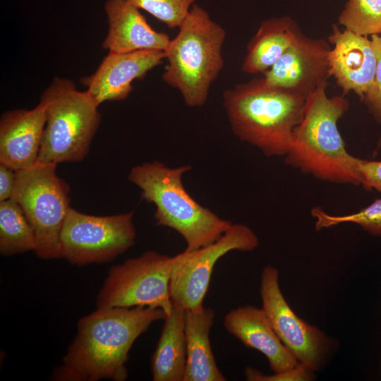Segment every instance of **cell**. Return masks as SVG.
Listing matches in <instances>:
<instances>
[{
    "label": "cell",
    "instance_id": "6da1fadb",
    "mask_svg": "<svg viewBox=\"0 0 381 381\" xmlns=\"http://www.w3.org/2000/svg\"><path fill=\"white\" fill-rule=\"evenodd\" d=\"M165 318L164 310L155 307L97 308L78 320L76 334L62 364L52 373V380H126L135 341L152 323Z\"/></svg>",
    "mask_w": 381,
    "mask_h": 381
},
{
    "label": "cell",
    "instance_id": "7a4b0ae2",
    "mask_svg": "<svg viewBox=\"0 0 381 381\" xmlns=\"http://www.w3.org/2000/svg\"><path fill=\"white\" fill-rule=\"evenodd\" d=\"M327 86L322 83L308 97L284 162L321 181L361 186L357 157L348 152L337 126L349 102L343 95L328 97Z\"/></svg>",
    "mask_w": 381,
    "mask_h": 381
},
{
    "label": "cell",
    "instance_id": "3957f363",
    "mask_svg": "<svg viewBox=\"0 0 381 381\" xmlns=\"http://www.w3.org/2000/svg\"><path fill=\"white\" fill-rule=\"evenodd\" d=\"M306 97L254 78L222 93L233 133L267 157L284 156L301 123Z\"/></svg>",
    "mask_w": 381,
    "mask_h": 381
},
{
    "label": "cell",
    "instance_id": "277c9868",
    "mask_svg": "<svg viewBox=\"0 0 381 381\" xmlns=\"http://www.w3.org/2000/svg\"><path fill=\"white\" fill-rule=\"evenodd\" d=\"M189 165L171 168L161 162L131 168L128 179L141 190L142 198L155 205L156 225L179 234L192 251L218 240L232 225L198 203L186 190L182 176Z\"/></svg>",
    "mask_w": 381,
    "mask_h": 381
},
{
    "label": "cell",
    "instance_id": "5b68a950",
    "mask_svg": "<svg viewBox=\"0 0 381 381\" xmlns=\"http://www.w3.org/2000/svg\"><path fill=\"white\" fill-rule=\"evenodd\" d=\"M225 30L200 6L193 4L164 51L168 64L163 81L179 91L190 107L203 106L224 66Z\"/></svg>",
    "mask_w": 381,
    "mask_h": 381
},
{
    "label": "cell",
    "instance_id": "8992f818",
    "mask_svg": "<svg viewBox=\"0 0 381 381\" xmlns=\"http://www.w3.org/2000/svg\"><path fill=\"white\" fill-rule=\"evenodd\" d=\"M46 123L37 162L58 164L83 160L101 121L99 105L87 90L55 77L42 93Z\"/></svg>",
    "mask_w": 381,
    "mask_h": 381
},
{
    "label": "cell",
    "instance_id": "52a82bcc",
    "mask_svg": "<svg viewBox=\"0 0 381 381\" xmlns=\"http://www.w3.org/2000/svg\"><path fill=\"white\" fill-rule=\"evenodd\" d=\"M53 163L36 162L16 171L11 198L22 208L36 236L34 251L42 260L61 258L60 233L71 207L70 186Z\"/></svg>",
    "mask_w": 381,
    "mask_h": 381
},
{
    "label": "cell",
    "instance_id": "ba28073f",
    "mask_svg": "<svg viewBox=\"0 0 381 381\" xmlns=\"http://www.w3.org/2000/svg\"><path fill=\"white\" fill-rule=\"evenodd\" d=\"M174 257L148 250L112 266L99 291L97 308L149 306L164 310L173 308L170 279Z\"/></svg>",
    "mask_w": 381,
    "mask_h": 381
},
{
    "label": "cell",
    "instance_id": "9c48e42d",
    "mask_svg": "<svg viewBox=\"0 0 381 381\" xmlns=\"http://www.w3.org/2000/svg\"><path fill=\"white\" fill-rule=\"evenodd\" d=\"M133 214L95 216L71 207L60 233L61 258L75 266L111 261L135 243Z\"/></svg>",
    "mask_w": 381,
    "mask_h": 381
},
{
    "label": "cell",
    "instance_id": "30bf717a",
    "mask_svg": "<svg viewBox=\"0 0 381 381\" xmlns=\"http://www.w3.org/2000/svg\"><path fill=\"white\" fill-rule=\"evenodd\" d=\"M279 271L271 265L261 272L262 308L276 334L296 361L315 371L325 368L337 349L336 340L300 318L285 298Z\"/></svg>",
    "mask_w": 381,
    "mask_h": 381
},
{
    "label": "cell",
    "instance_id": "8fae6325",
    "mask_svg": "<svg viewBox=\"0 0 381 381\" xmlns=\"http://www.w3.org/2000/svg\"><path fill=\"white\" fill-rule=\"evenodd\" d=\"M258 244V237L250 227L243 224H232L214 243L173 256L169 284L173 303L185 310L202 308L217 262L231 250L251 251Z\"/></svg>",
    "mask_w": 381,
    "mask_h": 381
},
{
    "label": "cell",
    "instance_id": "7c38bea8",
    "mask_svg": "<svg viewBox=\"0 0 381 381\" xmlns=\"http://www.w3.org/2000/svg\"><path fill=\"white\" fill-rule=\"evenodd\" d=\"M328 42L303 33L266 71L262 79L269 86L284 89L308 98L331 76Z\"/></svg>",
    "mask_w": 381,
    "mask_h": 381
},
{
    "label": "cell",
    "instance_id": "4fadbf2b",
    "mask_svg": "<svg viewBox=\"0 0 381 381\" xmlns=\"http://www.w3.org/2000/svg\"><path fill=\"white\" fill-rule=\"evenodd\" d=\"M164 59V51L159 50L109 52L97 70L83 77L80 83L99 106L107 101L123 100L133 90L132 83L143 78Z\"/></svg>",
    "mask_w": 381,
    "mask_h": 381
},
{
    "label": "cell",
    "instance_id": "5bb4252c",
    "mask_svg": "<svg viewBox=\"0 0 381 381\" xmlns=\"http://www.w3.org/2000/svg\"><path fill=\"white\" fill-rule=\"evenodd\" d=\"M328 42L334 45L329 54L330 75L346 95L355 92L360 98L371 85L376 68V56L371 40L347 30L332 26Z\"/></svg>",
    "mask_w": 381,
    "mask_h": 381
},
{
    "label": "cell",
    "instance_id": "9a60e30c",
    "mask_svg": "<svg viewBox=\"0 0 381 381\" xmlns=\"http://www.w3.org/2000/svg\"><path fill=\"white\" fill-rule=\"evenodd\" d=\"M45 123V108L40 102L32 109L4 112L0 118V163L15 171L34 165Z\"/></svg>",
    "mask_w": 381,
    "mask_h": 381
},
{
    "label": "cell",
    "instance_id": "2e32d148",
    "mask_svg": "<svg viewBox=\"0 0 381 381\" xmlns=\"http://www.w3.org/2000/svg\"><path fill=\"white\" fill-rule=\"evenodd\" d=\"M104 11L108 32L102 48L109 52L164 51L167 48L171 40L169 35L154 30L140 9L128 0H106Z\"/></svg>",
    "mask_w": 381,
    "mask_h": 381
},
{
    "label": "cell",
    "instance_id": "e0dca14e",
    "mask_svg": "<svg viewBox=\"0 0 381 381\" xmlns=\"http://www.w3.org/2000/svg\"><path fill=\"white\" fill-rule=\"evenodd\" d=\"M223 323L227 332L246 346L261 352L272 373L298 363L276 334L262 308L239 306L225 315Z\"/></svg>",
    "mask_w": 381,
    "mask_h": 381
},
{
    "label": "cell",
    "instance_id": "ac0fdd59",
    "mask_svg": "<svg viewBox=\"0 0 381 381\" xmlns=\"http://www.w3.org/2000/svg\"><path fill=\"white\" fill-rule=\"evenodd\" d=\"M214 312L202 307L185 310L186 363L183 381H224L210 341Z\"/></svg>",
    "mask_w": 381,
    "mask_h": 381
},
{
    "label": "cell",
    "instance_id": "d6986e66",
    "mask_svg": "<svg viewBox=\"0 0 381 381\" xmlns=\"http://www.w3.org/2000/svg\"><path fill=\"white\" fill-rule=\"evenodd\" d=\"M301 33L298 24L290 16L263 20L246 47L242 71L248 74L264 73Z\"/></svg>",
    "mask_w": 381,
    "mask_h": 381
},
{
    "label": "cell",
    "instance_id": "ffe728a7",
    "mask_svg": "<svg viewBox=\"0 0 381 381\" xmlns=\"http://www.w3.org/2000/svg\"><path fill=\"white\" fill-rule=\"evenodd\" d=\"M186 363L185 310L173 303L151 358L154 381H183Z\"/></svg>",
    "mask_w": 381,
    "mask_h": 381
},
{
    "label": "cell",
    "instance_id": "44dd1931",
    "mask_svg": "<svg viewBox=\"0 0 381 381\" xmlns=\"http://www.w3.org/2000/svg\"><path fill=\"white\" fill-rule=\"evenodd\" d=\"M36 246L35 231L19 204L12 198L0 201V253L10 256Z\"/></svg>",
    "mask_w": 381,
    "mask_h": 381
},
{
    "label": "cell",
    "instance_id": "7402d4cb",
    "mask_svg": "<svg viewBox=\"0 0 381 381\" xmlns=\"http://www.w3.org/2000/svg\"><path fill=\"white\" fill-rule=\"evenodd\" d=\"M338 24L359 35H380L381 0H348Z\"/></svg>",
    "mask_w": 381,
    "mask_h": 381
},
{
    "label": "cell",
    "instance_id": "603a6c76",
    "mask_svg": "<svg viewBox=\"0 0 381 381\" xmlns=\"http://www.w3.org/2000/svg\"><path fill=\"white\" fill-rule=\"evenodd\" d=\"M310 213L315 220L317 231L341 224L352 223L358 225L371 236L381 237V198L375 199L358 212L349 214H330L318 206L314 207Z\"/></svg>",
    "mask_w": 381,
    "mask_h": 381
},
{
    "label": "cell",
    "instance_id": "cb8c5ba5",
    "mask_svg": "<svg viewBox=\"0 0 381 381\" xmlns=\"http://www.w3.org/2000/svg\"><path fill=\"white\" fill-rule=\"evenodd\" d=\"M144 10L169 28H179L195 0H128Z\"/></svg>",
    "mask_w": 381,
    "mask_h": 381
},
{
    "label": "cell",
    "instance_id": "d4e9b609",
    "mask_svg": "<svg viewBox=\"0 0 381 381\" xmlns=\"http://www.w3.org/2000/svg\"><path fill=\"white\" fill-rule=\"evenodd\" d=\"M371 41L376 56L375 73L371 85L361 100L381 128V34L371 36ZM380 149H381V131L375 151Z\"/></svg>",
    "mask_w": 381,
    "mask_h": 381
},
{
    "label": "cell",
    "instance_id": "484cf974",
    "mask_svg": "<svg viewBox=\"0 0 381 381\" xmlns=\"http://www.w3.org/2000/svg\"><path fill=\"white\" fill-rule=\"evenodd\" d=\"M244 374L248 381H312L316 377L315 371L300 363L293 368L270 375L248 366L245 368Z\"/></svg>",
    "mask_w": 381,
    "mask_h": 381
},
{
    "label": "cell",
    "instance_id": "4316f807",
    "mask_svg": "<svg viewBox=\"0 0 381 381\" xmlns=\"http://www.w3.org/2000/svg\"><path fill=\"white\" fill-rule=\"evenodd\" d=\"M356 169L361 178V186L366 190L381 193V160H365L357 157Z\"/></svg>",
    "mask_w": 381,
    "mask_h": 381
},
{
    "label": "cell",
    "instance_id": "83f0119b",
    "mask_svg": "<svg viewBox=\"0 0 381 381\" xmlns=\"http://www.w3.org/2000/svg\"><path fill=\"white\" fill-rule=\"evenodd\" d=\"M16 179V171L0 163V201L11 198Z\"/></svg>",
    "mask_w": 381,
    "mask_h": 381
}]
</instances>
